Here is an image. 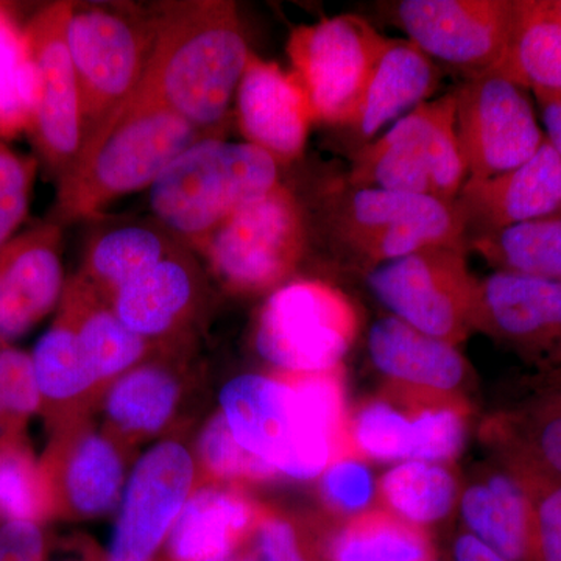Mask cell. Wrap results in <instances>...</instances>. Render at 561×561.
<instances>
[{
	"label": "cell",
	"mask_w": 561,
	"mask_h": 561,
	"mask_svg": "<svg viewBox=\"0 0 561 561\" xmlns=\"http://www.w3.org/2000/svg\"><path fill=\"white\" fill-rule=\"evenodd\" d=\"M343 381L342 367L238 376L221 390L220 413L236 440L276 474L311 481L334 461L356 457Z\"/></svg>",
	"instance_id": "cell-1"
},
{
	"label": "cell",
	"mask_w": 561,
	"mask_h": 561,
	"mask_svg": "<svg viewBox=\"0 0 561 561\" xmlns=\"http://www.w3.org/2000/svg\"><path fill=\"white\" fill-rule=\"evenodd\" d=\"M149 62L138 87L205 135H219L251 51L234 3H160Z\"/></svg>",
	"instance_id": "cell-2"
},
{
	"label": "cell",
	"mask_w": 561,
	"mask_h": 561,
	"mask_svg": "<svg viewBox=\"0 0 561 561\" xmlns=\"http://www.w3.org/2000/svg\"><path fill=\"white\" fill-rule=\"evenodd\" d=\"M206 136L213 135L136 90L58 179L47 220L62 228L95 219L117 198L151 187L181 153Z\"/></svg>",
	"instance_id": "cell-3"
},
{
	"label": "cell",
	"mask_w": 561,
	"mask_h": 561,
	"mask_svg": "<svg viewBox=\"0 0 561 561\" xmlns=\"http://www.w3.org/2000/svg\"><path fill=\"white\" fill-rule=\"evenodd\" d=\"M278 184V162L267 151L206 136L151 184L150 208L173 238L202 250L228 217Z\"/></svg>",
	"instance_id": "cell-4"
},
{
	"label": "cell",
	"mask_w": 561,
	"mask_h": 561,
	"mask_svg": "<svg viewBox=\"0 0 561 561\" xmlns=\"http://www.w3.org/2000/svg\"><path fill=\"white\" fill-rule=\"evenodd\" d=\"M456 113V92H449L394 122L357 151L351 164L350 187L456 202L468 180Z\"/></svg>",
	"instance_id": "cell-5"
},
{
	"label": "cell",
	"mask_w": 561,
	"mask_h": 561,
	"mask_svg": "<svg viewBox=\"0 0 561 561\" xmlns=\"http://www.w3.org/2000/svg\"><path fill=\"white\" fill-rule=\"evenodd\" d=\"M153 36L151 10L73 3L68 46L79 84L81 146L138 90Z\"/></svg>",
	"instance_id": "cell-6"
},
{
	"label": "cell",
	"mask_w": 561,
	"mask_h": 561,
	"mask_svg": "<svg viewBox=\"0 0 561 561\" xmlns=\"http://www.w3.org/2000/svg\"><path fill=\"white\" fill-rule=\"evenodd\" d=\"M332 234L368 271L432 247L467 250L454 203L405 192L350 187L332 213Z\"/></svg>",
	"instance_id": "cell-7"
},
{
	"label": "cell",
	"mask_w": 561,
	"mask_h": 561,
	"mask_svg": "<svg viewBox=\"0 0 561 561\" xmlns=\"http://www.w3.org/2000/svg\"><path fill=\"white\" fill-rule=\"evenodd\" d=\"M360 320L343 291L321 280L283 284L262 306L256 348L283 373H320L341 367Z\"/></svg>",
	"instance_id": "cell-8"
},
{
	"label": "cell",
	"mask_w": 561,
	"mask_h": 561,
	"mask_svg": "<svg viewBox=\"0 0 561 561\" xmlns=\"http://www.w3.org/2000/svg\"><path fill=\"white\" fill-rule=\"evenodd\" d=\"M306 249L300 203L283 184L236 210L202 247L217 278L239 294L279 289Z\"/></svg>",
	"instance_id": "cell-9"
},
{
	"label": "cell",
	"mask_w": 561,
	"mask_h": 561,
	"mask_svg": "<svg viewBox=\"0 0 561 561\" xmlns=\"http://www.w3.org/2000/svg\"><path fill=\"white\" fill-rule=\"evenodd\" d=\"M389 41L353 14L327 18L291 33L287 51L313 122L350 127Z\"/></svg>",
	"instance_id": "cell-10"
},
{
	"label": "cell",
	"mask_w": 561,
	"mask_h": 561,
	"mask_svg": "<svg viewBox=\"0 0 561 561\" xmlns=\"http://www.w3.org/2000/svg\"><path fill=\"white\" fill-rule=\"evenodd\" d=\"M478 280L465 249L432 247L368 272L373 295L394 319L453 345L472 332Z\"/></svg>",
	"instance_id": "cell-11"
},
{
	"label": "cell",
	"mask_w": 561,
	"mask_h": 561,
	"mask_svg": "<svg viewBox=\"0 0 561 561\" xmlns=\"http://www.w3.org/2000/svg\"><path fill=\"white\" fill-rule=\"evenodd\" d=\"M457 98V135L468 180H486L529 161L545 131L526 90L497 72L472 76Z\"/></svg>",
	"instance_id": "cell-12"
},
{
	"label": "cell",
	"mask_w": 561,
	"mask_h": 561,
	"mask_svg": "<svg viewBox=\"0 0 561 561\" xmlns=\"http://www.w3.org/2000/svg\"><path fill=\"white\" fill-rule=\"evenodd\" d=\"M73 2L43 7L27 22L25 43L38 79V99L28 135L47 175L58 181L81 149L79 84L68 46Z\"/></svg>",
	"instance_id": "cell-13"
},
{
	"label": "cell",
	"mask_w": 561,
	"mask_h": 561,
	"mask_svg": "<svg viewBox=\"0 0 561 561\" xmlns=\"http://www.w3.org/2000/svg\"><path fill=\"white\" fill-rule=\"evenodd\" d=\"M393 20L432 60L479 76L507 50L513 0H401Z\"/></svg>",
	"instance_id": "cell-14"
},
{
	"label": "cell",
	"mask_w": 561,
	"mask_h": 561,
	"mask_svg": "<svg viewBox=\"0 0 561 561\" xmlns=\"http://www.w3.org/2000/svg\"><path fill=\"white\" fill-rule=\"evenodd\" d=\"M195 463L179 442H162L133 468L121 497L108 561H151L168 541L194 486Z\"/></svg>",
	"instance_id": "cell-15"
},
{
	"label": "cell",
	"mask_w": 561,
	"mask_h": 561,
	"mask_svg": "<svg viewBox=\"0 0 561 561\" xmlns=\"http://www.w3.org/2000/svg\"><path fill=\"white\" fill-rule=\"evenodd\" d=\"M472 331L548 360L561 346V280L511 272L479 279Z\"/></svg>",
	"instance_id": "cell-16"
},
{
	"label": "cell",
	"mask_w": 561,
	"mask_h": 561,
	"mask_svg": "<svg viewBox=\"0 0 561 561\" xmlns=\"http://www.w3.org/2000/svg\"><path fill=\"white\" fill-rule=\"evenodd\" d=\"M62 228L38 221L0 249V343L16 341L46 319L65 295Z\"/></svg>",
	"instance_id": "cell-17"
},
{
	"label": "cell",
	"mask_w": 561,
	"mask_h": 561,
	"mask_svg": "<svg viewBox=\"0 0 561 561\" xmlns=\"http://www.w3.org/2000/svg\"><path fill=\"white\" fill-rule=\"evenodd\" d=\"M467 230L476 236L559 214L561 158L545 140L529 161L486 180H467L454 202Z\"/></svg>",
	"instance_id": "cell-18"
},
{
	"label": "cell",
	"mask_w": 561,
	"mask_h": 561,
	"mask_svg": "<svg viewBox=\"0 0 561 561\" xmlns=\"http://www.w3.org/2000/svg\"><path fill=\"white\" fill-rule=\"evenodd\" d=\"M234 103L247 142L267 151L278 164L300 157L313 119L294 72L251 54Z\"/></svg>",
	"instance_id": "cell-19"
},
{
	"label": "cell",
	"mask_w": 561,
	"mask_h": 561,
	"mask_svg": "<svg viewBox=\"0 0 561 561\" xmlns=\"http://www.w3.org/2000/svg\"><path fill=\"white\" fill-rule=\"evenodd\" d=\"M49 481L54 512L94 518L113 511L124 493L125 463L105 435L91 431H55L41 459Z\"/></svg>",
	"instance_id": "cell-20"
},
{
	"label": "cell",
	"mask_w": 561,
	"mask_h": 561,
	"mask_svg": "<svg viewBox=\"0 0 561 561\" xmlns=\"http://www.w3.org/2000/svg\"><path fill=\"white\" fill-rule=\"evenodd\" d=\"M368 353L391 386L460 393V387L470 376L468 362L456 345L424 334L391 316L373 324Z\"/></svg>",
	"instance_id": "cell-21"
},
{
	"label": "cell",
	"mask_w": 561,
	"mask_h": 561,
	"mask_svg": "<svg viewBox=\"0 0 561 561\" xmlns=\"http://www.w3.org/2000/svg\"><path fill=\"white\" fill-rule=\"evenodd\" d=\"M440 83L434 60L409 39H390L373 72L351 130L362 146L419 108Z\"/></svg>",
	"instance_id": "cell-22"
},
{
	"label": "cell",
	"mask_w": 561,
	"mask_h": 561,
	"mask_svg": "<svg viewBox=\"0 0 561 561\" xmlns=\"http://www.w3.org/2000/svg\"><path fill=\"white\" fill-rule=\"evenodd\" d=\"M202 289L201 273L186 250L176 249L151 271L114 295L111 306L139 337H162L190 319Z\"/></svg>",
	"instance_id": "cell-23"
},
{
	"label": "cell",
	"mask_w": 561,
	"mask_h": 561,
	"mask_svg": "<svg viewBox=\"0 0 561 561\" xmlns=\"http://www.w3.org/2000/svg\"><path fill=\"white\" fill-rule=\"evenodd\" d=\"M461 518L472 537L507 561H538L534 513L511 471L490 472L461 494Z\"/></svg>",
	"instance_id": "cell-24"
},
{
	"label": "cell",
	"mask_w": 561,
	"mask_h": 561,
	"mask_svg": "<svg viewBox=\"0 0 561 561\" xmlns=\"http://www.w3.org/2000/svg\"><path fill=\"white\" fill-rule=\"evenodd\" d=\"M261 513L234 491L203 489L191 494L168 538L173 561H230Z\"/></svg>",
	"instance_id": "cell-25"
},
{
	"label": "cell",
	"mask_w": 561,
	"mask_h": 561,
	"mask_svg": "<svg viewBox=\"0 0 561 561\" xmlns=\"http://www.w3.org/2000/svg\"><path fill=\"white\" fill-rule=\"evenodd\" d=\"M58 308L72 323L83 359L98 386L110 379L116 381L146 354V339L128 330L113 306L79 276L66 283Z\"/></svg>",
	"instance_id": "cell-26"
},
{
	"label": "cell",
	"mask_w": 561,
	"mask_h": 561,
	"mask_svg": "<svg viewBox=\"0 0 561 561\" xmlns=\"http://www.w3.org/2000/svg\"><path fill=\"white\" fill-rule=\"evenodd\" d=\"M180 247L179 239L158 221L114 225L92 236L77 276L111 305L122 287L151 271Z\"/></svg>",
	"instance_id": "cell-27"
},
{
	"label": "cell",
	"mask_w": 561,
	"mask_h": 561,
	"mask_svg": "<svg viewBox=\"0 0 561 561\" xmlns=\"http://www.w3.org/2000/svg\"><path fill=\"white\" fill-rule=\"evenodd\" d=\"M491 72L524 90L561 92V0H513L511 41Z\"/></svg>",
	"instance_id": "cell-28"
},
{
	"label": "cell",
	"mask_w": 561,
	"mask_h": 561,
	"mask_svg": "<svg viewBox=\"0 0 561 561\" xmlns=\"http://www.w3.org/2000/svg\"><path fill=\"white\" fill-rule=\"evenodd\" d=\"M486 442L502 460L519 461L561 479V386L486 423Z\"/></svg>",
	"instance_id": "cell-29"
},
{
	"label": "cell",
	"mask_w": 561,
	"mask_h": 561,
	"mask_svg": "<svg viewBox=\"0 0 561 561\" xmlns=\"http://www.w3.org/2000/svg\"><path fill=\"white\" fill-rule=\"evenodd\" d=\"M32 362L41 393V412L58 430L68 409L98 386L83 359L72 323L61 311L36 343Z\"/></svg>",
	"instance_id": "cell-30"
},
{
	"label": "cell",
	"mask_w": 561,
	"mask_h": 561,
	"mask_svg": "<svg viewBox=\"0 0 561 561\" xmlns=\"http://www.w3.org/2000/svg\"><path fill=\"white\" fill-rule=\"evenodd\" d=\"M496 272L561 280V216L524 221L467 242Z\"/></svg>",
	"instance_id": "cell-31"
},
{
	"label": "cell",
	"mask_w": 561,
	"mask_h": 561,
	"mask_svg": "<svg viewBox=\"0 0 561 561\" xmlns=\"http://www.w3.org/2000/svg\"><path fill=\"white\" fill-rule=\"evenodd\" d=\"M331 561H430V538L386 508L348 518L330 545Z\"/></svg>",
	"instance_id": "cell-32"
},
{
	"label": "cell",
	"mask_w": 561,
	"mask_h": 561,
	"mask_svg": "<svg viewBox=\"0 0 561 561\" xmlns=\"http://www.w3.org/2000/svg\"><path fill=\"white\" fill-rule=\"evenodd\" d=\"M378 486L383 508L421 529L445 519L459 497L456 476L446 465L432 461H402L382 476Z\"/></svg>",
	"instance_id": "cell-33"
},
{
	"label": "cell",
	"mask_w": 561,
	"mask_h": 561,
	"mask_svg": "<svg viewBox=\"0 0 561 561\" xmlns=\"http://www.w3.org/2000/svg\"><path fill=\"white\" fill-rule=\"evenodd\" d=\"M179 382L161 367H136L110 387L105 412L117 430L151 435L172 419L179 404Z\"/></svg>",
	"instance_id": "cell-34"
},
{
	"label": "cell",
	"mask_w": 561,
	"mask_h": 561,
	"mask_svg": "<svg viewBox=\"0 0 561 561\" xmlns=\"http://www.w3.org/2000/svg\"><path fill=\"white\" fill-rule=\"evenodd\" d=\"M350 440L359 459L415 460L419 438L411 405L386 387L350 413Z\"/></svg>",
	"instance_id": "cell-35"
},
{
	"label": "cell",
	"mask_w": 561,
	"mask_h": 561,
	"mask_svg": "<svg viewBox=\"0 0 561 561\" xmlns=\"http://www.w3.org/2000/svg\"><path fill=\"white\" fill-rule=\"evenodd\" d=\"M22 432L0 435V524H41L54 513L46 471Z\"/></svg>",
	"instance_id": "cell-36"
},
{
	"label": "cell",
	"mask_w": 561,
	"mask_h": 561,
	"mask_svg": "<svg viewBox=\"0 0 561 561\" xmlns=\"http://www.w3.org/2000/svg\"><path fill=\"white\" fill-rule=\"evenodd\" d=\"M38 99V79L24 31L11 14L0 20V139L28 133Z\"/></svg>",
	"instance_id": "cell-37"
},
{
	"label": "cell",
	"mask_w": 561,
	"mask_h": 561,
	"mask_svg": "<svg viewBox=\"0 0 561 561\" xmlns=\"http://www.w3.org/2000/svg\"><path fill=\"white\" fill-rule=\"evenodd\" d=\"M502 461L529 496L538 561H561V479L519 461Z\"/></svg>",
	"instance_id": "cell-38"
},
{
	"label": "cell",
	"mask_w": 561,
	"mask_h": 561,
	"mask_svg": "<svg viewBox=\"0 0 561 561\" xmlns=\"http://www.w3.org/2000/svg\"><path fill=\"white\" fill-rule=\"evenodd\" d=\"M198 454L206 470L224 481L264 482L276 471L236 440L221 413L209 420L198 438Z\"/></svg>",
	"instance_id": "cell-39"
},
{
	"label": "cell",
	"mask_w": 561,
	"mask_h": 561,
	"mask_svg": "<svg viewBox=\"0 0 561 561\" xmlns=\"http://www.w3.org/2000/svg\"><path fill=\"white\" fill-rule=\"evenodd\" d=\"M38 160L0 142V249L18 234L31 208Z\"/></svg>",
	"instance_id": "cell-40"
},
{
	"label": "cell",
	"mask_w": 561,
	"mask_h": 561,
	"mask_svg": "<svg viewBox=\"0 0 561 561\" xmlns=\"http://www.w3.org/2000/svg\"><path fill=\"white\" fill-rule=\"evenodd\" d=\"M0 404L18 430H24L25 421L41 412V393L32 354L7 343H0Z\"/></svg>",
	"instance_id": "cell-41"
},
{
	"label": "cell",
	"mask_w": 561,
	"mask_h": 561,
	"mask_svg": "<svg viewBox=\"0 0 561 561\" xmlns=\"http://www.w3.org/2000/svg\"><path fill=\"white\" fill-rule=\"evenodd\" d=\"M320 493L331 511L353 518L370 507L375 500L376 482L364 459L343 457L321 474Z\"/></svg>",
	"instance_id": "cell-42"
},
{
	"label": "cell",
	"mask_w": 561,
	"mask_h": 561,
	"mask_svg": "<svg viewBox=\"0 0 561 561\" xmlns=\"http://www.w3.org/2000/svg\"><path fill=\"white\" fill-rule=\"evenodd\" d=\"M254 531L261 561H308L302 557L297 531L287 519L261 515Z\"/></svg>",
	"instance_id": "cell-43"
},
{
	"label": "cell",
	"mask_w": 561,
	"mask_h": 561,
	"mask_svg": "<svg viewBox=\"0 0 561 561\" xmlns=\"http://www.w3.org/2000/svg\"><path fill=\"white\" fill-rule=\"evenodd\" d=\"M0 561H46V537L41 524H0Z\"/></svg>",
	"instance_id": "cell-44"
},
{
	"label": "cell",
	"mask_w": 561,
	"mask_h": 561,
	"mask_svg": "<svg viewBox=\"0 0 561 561\" xmlns=\"http://www.w3.org/2000/svg\"><path fill=\"white\" fill-rule=\"evenodd\" d=\"M546 140L561 158V92L537 91Z\"/></svg>",
	"instance_id": "cell-45"
},
{
	"label": "cell",
	"mask_w": 561,
	"mask_h": 561,
	"mask_svg": "<svg viewBox=\"0 0 561 561\" xmlns=\"http://www.w3.org/2000/svg\"><path fill=\"white\" fill-rule=\"evenodd\" d=\"M454 561H507L494 552L485 542L463 534L454 542Z\"/></svg>",
	"instance_id": "cell-46"
},
{
	"label": "cell",
	"mask_w": 561,
	"mask_h": 561,
	"mask_svg": "<svg viewBox=\"0 0 561 561\" xmlns=\"http://www.w3.org/2000/svg\"><path fill=\"white\" fill-rule=\"evenodd\" d=\"M24 431L18 430L13 424L10 423L9 416L5 415L2 404H0V435L7 434V432Z\"/></svg>",
	"instance_id": "cell-47"
},
{
	"label": "cell",
	"mask_w": 561,
	"mask_h": 561,
	"mask_svg": "<svg viewBox=\"0 0 561 561\" xmlns=\"http://www.w3.org/2000/svg\"><path fill=\"white\" fill-rule=\"evenodd\" d=\"M546 362H548V365H551V367H557V365H559V367H560V365H561V346Z\"/></svg>",
	"instance_id": "cell-48"
},
{
	"label": "cell",
	"mask_w": 561,
	"mask_h": 561,
	"mask_svg": "<svg viewBox=\"0 0 561 561\" xmlns=\"http://www.w3.org/2000/svg\"><path fill=\"white\" fill-rule=\"evenodd\" d=\"M10 13L9 7H7V3L0 2V20H2L3 16H7V14Z\"/></svg>",
	"instance_id": "cell-49"
},
{
	"label": "cell",
	"mask_w": 561,
	"mask_h": 561,
	"mask_svg": "<svg viewBox=\"0 0 561 561\" xmlns=\"http://www.w3.org/2000/svg\"><path fill=\"white\" fill-rule=\"evenodd\" d=\"M430 561H442V560H434V559H432V560H430Z\"/></svg>",
	"instance_id": "cell-50"
},
{
	"label": "cell",
	"mask_w": 561,
	"mask_h": 561,
	"mask_svg": "<svg viewBox=\"0 0 561 561\" xmlns=\"http://www.w3.org/2000/svg\"><path fill=\"white\" fill-rule=\"evenodd\" d=\"M559 214H560V216H561V208H560V210H559Z\"/></svg>",
	"instance_id": "cell-51"
},
{
	"label": "cell",
	"mask_w": 561,
	"mask_h": 561,
	"mask_svg": "<svg viewBox=\"0 0 561 561\" xmlns=\"http://www.w3.org/2000/svg\"><path fill=\"white\" fill-rule=\"evenodd\" d=\"M0 142H2V139H0Z\"/></svg>",
	"instance_id": "cell-52"
}]
</instances>
